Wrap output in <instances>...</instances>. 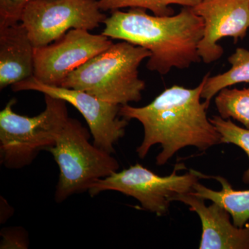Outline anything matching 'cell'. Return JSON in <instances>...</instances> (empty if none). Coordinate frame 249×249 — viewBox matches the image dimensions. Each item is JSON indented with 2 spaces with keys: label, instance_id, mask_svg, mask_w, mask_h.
I'll return each instance as SVG.
<instances>
[{
  "label": "cell",
  "instance_id": "8",
  "mask_svg": "<svg viewBox=\"0 0 249 249\" xmlns=\"http://www.w3.org/2000/svg\"><path fill=\"white\" fill-rule=\"evenodd\" d=\"M13 91H36L63 100L76 108L87 121L96 146L114 153L125 133L128 121L119 115L120 106L103 101L85 91L41 83L34 76L11 86Z\"/></svg>",
  "mask_w": 249,
  "mask_h": 249
},
{
  "label": "cell",
  "instance_id": "15",
  "mask_svg": "<svg viewBox=\"0 0 249 249\" xmlns=\"http://www.w3.org/2000/svg\"><path fill=\"white\" fill-rule=\"evenodd\" d=\"M219 116L237 121L249 129V88L239 89L224 88L214 96Z\"/></svg>",
  "mask_w": 249,
  "mask_h": 249
},
{
  "label": "cell",
  "instance_id": "18",
  "mask_svg": "<svg viewBox=\"0 0 249 249\" xmlns=\"http://www.w3.org/2000/svg\"><path fill=\"white\" fill-rule=\"evenodd\" d=\"M33 0H0V28L20 22L24 10Z\"/></svg>",
  "mask_w": 249,
  "mask_h": 249
},
{
  "label": "cell",
  "instance_id": "11",
  "mask_svg": "<svg viewBox=\"0 0 249 249\" xmlns=\"http://www.w3.org/2000/svg\"><path fill=\"white\" fill-rule=\"evenodd\" d=\"M187 205L201 223L199 249H249V224L240 228L231 221V214L220 205L206 206L205 199L191 193L179 195L173 201Z\"/></svg>",
  "mask_w": 249,
  "mask_h": 249
},
{
  "label": "cell",
  "instance_id": "9",
  "mask_svg": "<svg viewBox=\"0 0 249 249\" xmlns=\"http://www.w3.org/2000/svg\"><path fill=\"white\" fill-rule=\"evenodd\" d=\"M107 36L71 29L58 40L34 48V75L41 83L61 86L78 67L112 45Z\"/></svg>",
  "mask_w": 249,
  "mask_h": 249
},
{
  "label": "cell",
  "instance_id": "16",
  "mask_svg": "<svg viewBox=\"0 0 249 249\" xmlns=\"http://www.w3.org/2000/svg\"><path fill=\"white\" fill-rule=\"evenodd\" d=\"M100 9L103 11H114L124 8H139L149 10L157 16L174 15L172 5L182 7H194L202 0H98Z\"/></svg>",
  "mask_w": 249,
  "mask_h": 249
},
{
  "label": "cell",
  "instance_id": "10",
  "mask_svg": "<svg viewBox=\"0 0 249 249\" xmlns=\"http://www.w3.org/2000/svg\"><path fill=\"white\" fill-rule=\"evenodd\" d=\"M204 20V35L198 52L204 63L217 61L224 54L218 43L224 37L242 40L249 29V0H202L193 7Z\"/></svg>",
  "mask_w": 249,
  "mask_h": 249
},
{
  "label": "cell",
  "instance_id": "1",
  "mask_svg": "<svg viewBox=\"0 0 249 249\" xmlns=\"http://www.w3.org/2000/svg\"><path fill=\"white\" fill-rule=\"evenodd\" d=\"M210 75L206 73L193 89L173 85L143 107L120 106L121 117L135 119L143 127V140L137 149L141 159L145 158L156 144L162 148L156 163L163 165L184 147L205 151L222 143L219 132L207 116L210 104L201 102V91Z\"/></svg>",
  "mask_w": 249,
  "mask_h": 249
},
{
  "label": "cell",
  "instance_id": "3",
  "mask_svg": "<svg viewBox=\"0 0 249 249\" xmlns=\"http://www.w3.org/2000/svg\"><path fill=\"white\" fill-rule=\"evenodd\" d=\"M150 55L146 49L126 41L113 43L71 72L61 86L117 106L139 102L145 88L139 67Z\"/></svg>",
  "mask_w": 249,
  "mask_h": 249
},
{
  "label": "cell",
  "instance_id": "2",
  "mask_svg": "<svg viewBox=\"0 0 249 249\" xmlns=\"http://www.w3.org/2000/svg\"><path fill=\"white\" fill-rule=\"evenodd\" d=\"M103 35L126 41L146 49L151 53L147 68L162 76L172 69L184 70L201 61L198 52L204 35V20L192 7H183L178 14L157 16L146 10H116L105 19Z\"/></svg>",
  "mask_w": 249,
  "mask_h": 249
},
{
  "label": "cell",
  "instance_id": "14",
  "mask_svg": "<svg viewBox=\"0 0 249 249\" xmlns=\"http://www.w3.org/2000/svg\"><path fill=\"white\" fill-rule=\"evenodd\" d=\"M231 65L230 70L214 76L208 77L201 91V98L211 103L219 91L239 83H249V50L237 48L228 58Z\"/></svg>",
  "mask_w": 249,
  "mask_h": 249
},
{
  "label": "cell",
  "instance_id": "7",
  "mask_svg": "<svg viewBox=\"0 0 249 249\" xmlns=\"http://www.w3.org/2000/svg\"><path fill=\"white\" fill-rule=\"evenodd\" d=\"M106 18L98 0H33L20 22L36 48L52 43L71 29L93 30Z\"/></svg>",
  "mask_w": 249,
  "mask_h": 249
},
{
  "label": "cell",
  "instance_id": "13",
  "mask_svg": "<svg viewBox=\"0 0 249 249\" xmlns=\"http://www.w3.org/2000/svg\"><path fill=\"white\" fill-rule=\"evenodd\" d=\"M209 178L219 181L222 185V190L213 191L197 182L190 193L220 205L231 214L234 225L240 228L245 227L249 220V190H234L227 179L222 177Z\"/></svg>",
  "mask_w": 249,
  "mask_h": 249
},
{
  "label": "cell",
  "instance_id": "4",
  "mask_svg": "<svg viewBox=\"0 0 249 249\" xmlns=\"http://www.w3.org/2000/svg\"><path fill=\"white\" fill-rule=\"evenodd\" d=\"M45 100V110L33 117L14 111L16 98L0 111V160L6 168H24L39 152L55 145L69 118L67 102L48 95Z\"/></svg>",
  "mask_w": 249,
  "mask_h": 249
},
{
  "label": "cell",
  "instance_id": "12",
  "mask_svg": "<svg viewBox=\"0 0 249 249\" xmlns=\"http://www.w3.org/2000/svg\"><path fill=\"white\" fill-rule=\"evenodd\" d=\"M34 75V47L22 22L0 28V89Z\"/></svg>",
  "mask_w": 249,
  "mask_h": 249
},
{
  "label": "cell",
  "instance_id": "6",
  "mask_svg": "<svg viewBox=\"0 0 249 249\" xmlns=\"http://www.w3.org/2000/svg\"><path fill=\"white\" fill-rule=\"evenodd\" d=\"M181 167V164L177 165L170 175L160 177L137 163L98 180L88 192L91 196L104 191L119 192L138 200L144 210L163 216L175 196L191 193L199 179L206 178V175L194 170L178 175V171Z\"/></svg>",
  "mask_w": 249,
  "mask_h": 249
},
{
  "label": "cell",
  "instance_id": "17",
  "mask_svg": "<svg viewBox=\"0 0 249 249\" xmlns=\"http://www.w3.org/2000/svg\"><path fill=\"white\" fill-rule=\"evenodd\" d=\"M220 135L222 143L233 144L240 147L249 160V129L241 127L231 119H224L219 116L209 118ZM244 183L249 184V166L242 176Z\"/></svg>",
  "mask_w": 249,
  "mask_h": 249
},
{
  "label": "cell",
  "instance_id": "5",
  "mask_svg": "<svg viewBox=\"0 0 249 249\" xmlns=\"http://www.w3.org/2000/svg\"><path fill=\"white\" fill-rule=\"evenodd\" d=\"M90 134L81 123L69 116L53 146L48 151L60 173L55 200L61 203L74 194L88 191L98 180L119 171L120 165L111 154L89 142Z\"/></svg>",
  "mask_w": 249,
  "mask_h": 249
}]
</instances>
